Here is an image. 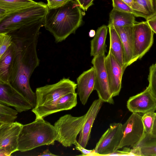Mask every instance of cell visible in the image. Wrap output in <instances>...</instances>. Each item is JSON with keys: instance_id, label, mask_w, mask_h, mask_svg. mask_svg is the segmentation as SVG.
I'll return each mask as SVG.
<instances>
[{"instance_id": "cell-39", "label": "cell", "mask_w": 156, "mask_h": 156, "mask_svg": "<svg viewBox=\"0 0 156 156\" xmlns=\"http://www.w3.org/2000/svg\"><path fill=\"white\" fill-rule=\"evenodd\" d=\"M156 5V0H151Z\"/></svg>"}, {"instance_id": "cell-27", "label": "cell", "mask_w": 156, "mask_h": 156, "mask_svg": "<svg viewBox=\"0 0 156 156\" xmlns=\"http://www.w3.org/2000/svg\"><path fill=\"white\" fill-rule=\"evenodd\" d=\"M154 110L151 111L144 114L142 119L144 125L145 133H152L153 126L156 114Z\"/></svg>"}, {"instance_id": "cell-21", "label": "cell", "mask_w": 156, "mask_h": 156, "mask_svg": "<svg viewBox=\"0 0 156 156\" xmlns=\"http://www.w3.org/2000/svg\"><path fill=\"white\" fill-rule=\"evenodd\" d=\"M108 28V26L104 25L97 29L95 35L90 42L91 56L94 57L106 52L105 41Z\"/></svg>"}, {"instance_id": "cell-7", "label": "cell", "mask_w": 156, "mask_h": 156, "mask_svg": "<svg viewBox=\"0 0 156 156\" xmlns=\"http://www.w3.org/2000/svg\"><path fill=\"white\" fill-rule=\"evenodd\" d=\"M105 53L94 57L91 61L94 69V90L97 91L99 98L103 102L113 104L105 65Z\"/></svg>"}, {"instance_id": "cell-24", "label": "cell", "mask_w": 156, "mask_h": 156, "mask_svg": "<svg viewBox=\"0 0 156 156\" xmlns=\"http://www.w3.org/2000/svg\"><path fill=\"white\" fill-rule=\"evenodd\" d=\"M77 93H68L61 97L56 106L57 112L64 110H70L77 105Z\"/></svg>"}, {"instance_id": "cell-8", "label": "cell", "mask_w": 156, "mask_h": 156, "mask_svg": "<svg viewBox=\"0 0 156 156\" xmlns=\"http://www.w3.org/2000/svg\"><path fill=\"white\" fill-rule=\"evenodd\" d=\"M154 34L146 21L136 22L133 26V62L149 50L153 43Z\"/></svg>"}, {"instance_id": "cell-33", "label": "cell", "mask_w": 156, "mask_h": 156, "mask_svg": "<svg viewBox=\"0 0 156 156\" xmlns=\"http://www.w3.org/2000/svg\"><path fill=\"white\" fill-rule=\"evenodd\" d=\"M131 150L129 148L124 147L122 151L116 150L108 156H133Z\"/></svg>"}, {"instance_id": "cell-40", "label": "cell", "mask_w": 156, "mask_h": 156, "mask_svg": "<svg viewBox=\"0 0 156 156\" xmlns=\"http://www.w3.org/2000/svg\"><path fill=\"white\" fill-rule=\"evenodd\" d=\"M155 64L156 65V63Z\"/></svg>"}, {"instance_id": "cell-22", "label": "cell", "mask_w": 156, "mask_h": 156, "mask_svg": "<svg viewBox=\"0 0 156 156\" xmlns=\"http://www.w3.org/2000/svg\"><path fill=\"white\" fill-rule=\"evenodd\" d=\"M135 17L132 13L113 9L109 14L108 25L112 26L114 27L133 26L137 22L135 20Z\"/></svg>"}, {"instance_id": "cell-32", "label": "cell", "mask_w": 156, "mask_h": 156, "mask_svg": "<svg viewBox=\"0 0 156 156\" xmlns=\"http://www.w3.org/2000/svg\"><path fill=\"white\" fill-rule=\"evenodd\" d=\"M76 149L78 150L81 153L80 156H97V154L94 151V149L92 150H88L85 149L78 143L75 145Z\"/></svg>"}, {"instance_id": "cell-25", "label": "cell", "mask_w": 156, "mask_h": 156, "mask_svg": "<svg viewBox=\"0 0 156 156\" xmlns=\"http://www.w3.org/2000/svg\"><path fill=\"white\" fill-rule=\"evenodd\" d=\"M18 112L16 109L0 103V125L14 122Z\"/></svg>"}, {"instance_id": "cell-2", "label": "cell", "mask_w": 156, "mask_h": 156, "mask_svg": "<svg viewBox=\"0 0 156 156\" xmlns=\"http://www.w3.org/2000/svg\"><path fill=\"white\" fill-rule=\"evenodd\" d=\"M83 15L75 0H70L60 7L48 9L44 26L53 35L55 42H60L75 32L82 24Z\"/></svg>"}, {"instance_id": "cell-28", "label": "cell", "mask_w": 156, "mask_h": 156, "mask_svg": "<svg viewBox=\"0 0 156 156\" xmlns=\"http://www.w3.org/2000/svg\"><path fill=\"white\" fill-rule=\"evenodd\" d=\"M12 37L6 33H0V57L6 51L12 42Z\"/></svg>"}, {"instance_id": "cell-13", "label": "cell", "mask_w": 156, "mask_h": 156, "mask_svg": "<svg viewBox=\"0 0 156 156\" xmlns=\"http://www.w3.org/2000/svg\"><path fill=\"white\" fill-rule=\"evenodd\" d=\"M105 65L110 92L113 97L119 95L120 91L125 70L110 51L105 56Z\"/></svg>"}, {"instance_id": "cell-19", "label": "cell", "mask_w": 156, "mask_h": 156, "mask_svg": "<svg viewBox=\"0 0 156 156\" xmlns=\"http://www.w3.org/2000/svg\"><path fill=\"white\" fill-rule=\"evenodd\" d=\"M108 26L110 35L109 51L125 70L124 52L121 39L114 26Z\"/></svg>"}, {"instance_id": "cell-5", "label": "cell", "mask_w": 156, "mask_h": 156, "mask_svg": "<svg viewBox=\"0 0 156 156\" xmlns=\"http://www.w3.org/2000/svg\"><path fill=\"white\" fill-rule=\"evenodd\" d=\"M57 134L54 126L43 118L23 125L18 139V150L30 151L44 145H54Z\"/></svg>"}, {"instance_id": "cell-11", "label": "cell", "mask_w": 156, "mask_h": 156, "mask_svg": "<svg viewBox=\"0 0 156 156\" xmlns=\"http://www.w3.org/2000/svg\"><path fill=\"white\" fill-rule=\"evenodd\" d=\"M122 125L121 123L110 124L94 148L97 156H108L117 150L122 136Z\"/></svg>"}, {"instance_id": "cell-3", "label": "cell", "mask_w": 156, "mask_h": 156, "mask_svg": "<svg viewBox=\"0 0 156 156\" xmlns=\"http://www.w3.org/2000/svg\"><path fill=\"white\" fill-rule=\"evenodd\" d=\"M76 88L74 82L69 78H63L55 83L37 88L36 105L32 110L35 119L57 112V104L60 98L68 93H75Z\"/></svg>"}, {"instance_id": "cell-1", "label": "cell", "mask_w": 156, "mask_h": 156, "mask_svg": "<svg viewBox=\"0 0 156 156\" xmlns=\"http://www.w3.org/2000/svg\"><path fill=\"white\" fill-rule=\"evenodd\" d=\"M40 29L17 30L9 33L12 36L13 48L9 83L28 101L32 108L36 105V95L30 87V80L40 64L37 47Z\"/></svg>"}, {"instance_id": "cell-12", "label": "cell", "mask_w": 156, "mask_h": 156, "mask_svg": "<svg viewBox=\"0 0 156 156\" xmlns=\"http://www.w3.org/2000/svg\"><path fill=\"white\" fill-rule=\"evenodd\" d=\"M0 103L12 106L20 113L32 108L28 101L9 83L0 82Z\"/></svg>"}, {"instance_id": "cell-35", "label": "cell", "mask_w": 156, "mask_h": 156, "mask_svg": "<svg viewBox=\"0 0 156 156\" xmlns=\"http://www.w3.org/2000/svg\"><path fill=\"white\" fill-rule=\"evenodd\" d=\"M146 21L153 31L156 34V14L147 19Z\"/></svg>"}, {"instance_id": "cell-29", "label": "cell", "mask_w": 156, "mask_h": 156, "mask_svg": "<svg viewBox=\"0 0 156 156\" xmlns=\"http://www.w3.org/2000/svg\"><path fill=\"white\" fill-rule=\"evenodd\" d=\"M148 80V86L152 94L156 99V65L153 64L150 67Z\"/></svg>"}, {"instance_id": "cell-30", "label": "cell", "mask_w": 156, "mask_h": 156, "mask_svg": "<svg viewBox=\"0 0 156 156\" xmlns=\"http://www.w3.org/2000/svg\"><path fill=\"white\" fill-rule=\"evenodd\" d=\"M122 0L134 10L143 13L147 16L148 18L151 17L147 12L144 7L134 0Z\"/></svg>"}, {"instance_id": "cell-14", "label": "cell", "mask_w": 156, "mask_h": 156, "mask_svg": "<svg viewBox=\"0 0 156 156\" xmlns=\"http://www.w3.org/2000/svg\"><path fill=\"white\" fill-rule=\"evenodd\" d=\"M127 107L132 113H142L156 110V99L148 86L143 91L129 98Z\"/></svg>"}, {"instance_id": "cell-9", "label": "cell", "mask_w": 156, "mask_h": 156, "mask_svg": "<svg viewBox=\"0 0 156 156\" xmlns=\"http://www.w3.org/2000/svg\"><path fill=\"white\" fill-rule=\"evenodd\" d=\"M142 116L132 113L126 122L122 125V136L117 150L125 146H135L145 134Z\"/></svg>"}, {"instance_id": "cell-6", "label": "cell", "mask_w": 156, "mask_h": 156, "mask_svg": "<svg viewBox=\"0 0 156 156\" xmlns=\"http://www.w3.org/2000/svg\"><path fill=\"white\" fill-rule=\"evenodd\" d=\"M86 114L79 117L66 114L56 121L54 126L57 136L56 140L65 147L75 146L78 143L76 138L86 119Z\"/></svg>"}, {"instance_id": "cell-36", "label": "cell", "mask_w": 156, "mask_h": 156, "mask_svg": "<svg viewBox=\"0 0 156 156\" xmlns=\"http://www.w3.org/2000/svg\"><path fill=\"white\" fill-rule=\"evenodd\" d=\"M57 155H55L51 153L48 149H47L44 151L42 153L40 154L39 156H57Z\"/></svg>"}, {"instance_id": "cell-20", "label": "cell", "mask_w": 156, "mask_h": 156, "mask_svg": "<svg viewBox=\"0 0 156 156\" xmlns=\"http://www.w3.org/2000/svg\"><path fill=\"white\" fill-rule=\"evenodd\" d=\"M37 2L33 0H0V20Z\"/></svg>"}, {"instance_id": "cell-38", "label": "cell", "mask_w": 156, "mask_h": 156, "mask_svg": "<svg viewBox=\"0 0 156 156\" xmlns=\"http://www.w3.org/2000/svg\"><path fill=\"white\" fill-rule=\"evenodd\" d=\"M96 32L94 30H90L89 32V36L90 37H93L94 36Z\"/></svg>"}, {"instance_id": "cell-31", "label": "cell", "mask_w": 156, "mask_h": 156, "mask_svg": "<svg viewBox=\"0 0 156 156\" xmlns=\"http://www.w3.org/2000/svg\"><path fill=\"white\" fill-rule=\"evenodd\" d=\"M47 5L48 9H52L60 7L70 0H47Z\"/></svg>"}, {"instance_id": "cell-16", "label": "cell", "mask_w": 156, "mask_h": 156, "mask_svg": "<svg viewBox=\"0 0 156 156\" xmlns=\"http://www.w3.org/2000/svg\"><path fill=\"white\" fill-rule=\"evenodd\" d=\"M77 94L81 103L85 105L93 90L94 85V69L93 66L84 71L77 78Z\"/></svg>"}, {"instance_id": "cell-18", "label": "cell", "mask_w": 156, "mask_h": 156, "mask_svg": "<svg viewBox=\"0 0 156 156\" xmlns=\"http://www.w3.org/2000/svg\"><path fill=\"white\" fill-rule=\"evenodd\" d=\"M131 152L135 156H156V135L145 133Z\"/></svg>"}, {"instance_id": "cell-4", "label": "cell", "mask_w": 156, "mask_h": 156, "mask_svg": "<svg viewBox=\"0 0 156 156\" xmlns=\"http://www.w3.org/2000/svg\"><path fill=\"white\" fill-rule=\"evenodd\" d=\"M48 9L47 4L40 2L9 14L0 20V33L44 26Z\"/></svg>"}, {"instance_id": "cell-10", "label": "cell", "mask_w": 156, "mask_h": 156, "mask_svg": "<svg viewBox=\"0 0 156 156\" xmlns=\"http://www.w3.org/2000/svg\"><path fill=\"white\" fill-rule=\"evenodd\" d=\"M23 125L17 122L0 125V156L18 151V139Z\"/></svg>"}, {"instance_id": "cell-26", "label": "cell", "mask_w": 156, "mask_h": 156, "mask_svg": "<svg viewBox=\"0 0 156 156\" xmlns=\"http://www.w3.org/2000/svg\"><path fill=\"white\" fill-rule=\"evenodd\" d=\"M113 9L118 11L132 13L136 17H140L146 20L148 17L141 12L134 10L130 8L122 0H112Z\"/></svg>"}, {"instance_id": "cell-17", "label": "cell", "mask_w": 156, "mask_h": 156, "mask_svg": "<svg viewBox=\"0 0 156 156\" xmlns=\"http://www.w3.org/2000/svg\"><path fill=\"white\" fill-rule=\"evenodd\" d=\"M133 26L114 27L123 46L125 56V68L133 63Z\"/></svg>"}, {"instance_id": "cell-15", "label": "cell", "mask_w": 156, "mask_h": 156, "mask_svg": "<svg viewBox=\"0 0 156 156\" xmlns=\"http://www.w3.org/2000/svg\"><path fill=\"white\" fill-rule=\"evenodd\" d=\"M103 102L99 98L95 100L86 113V119L77 141L79 144L84 148L86 147L90 139L93 125Z\"/></svg>"}, {"instance_id": "cell-37", "label": "cell", "mask_w": 156, "mask_h": 156, "mask_svg": "<svg viewBox=\"0 0 156 156\" xmlns=\"http://www.w3.org/2000/svg\"><path fill=\"white\" fill-rule=\"evenodd\" d=\"M151 133L156 135V114L153 126Z\"/></svg>"}, {"instance_id": "cell-34", "label": "cell", "mask_w": 156, "mask_h": 156, "mask_svg": "<svg viewBox=\"0 0 156 156\" xmlns=\"http://www.w3.org/2000/svg\"><path fill=\"white\" fill-rule=\"evenodd\" d=\"M94 0H75L81 9L87 11L89 7L93 4Z\"/></svg>"}, {"instance_id": "cell-23", "label": "cell", "mask_w": 156, "mask_h": 156, "mask_svg": "<svg viewBox=\"0 0 156 156\" xmlns=\"http://www.w3.org/2000/svg\"><path fill=\"white\" fill-rule=\"evenodd\" d=\"M13 48L12 44L0 57V82L9 83V70L13 58Z\"/></svg>"}]
</instances>
